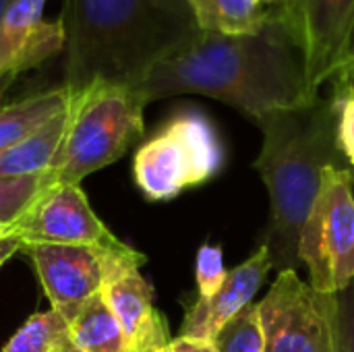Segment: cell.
Returning a JSON list of instances; mask_svg holds the SVG:
<instances>
[{
    "instance_id": "obj_1",
    "label": "cell",
    "mask_w": 354,
    "mask_h": 352,
    "mask_svg": "<svg viewBox=\"0 0 354 352\" xmlns=\"http://www.w3.org/2000/svg\"><path fill=\"white\" fill-rule=\"evenodd\" d=\"M133 89L145 104L180 93L207 95L255 124L270 112L322 95L311 85L303 46L278 6L251 33L199 31L156 62Z\"/></svg>"
},
{
    "instance_id": "obj_2",
    "label": "cell",
    "mask_w": 354,
    "mask_h": 352,
    "mask_svg": "<svg viewBox=\"0 0 354 352\" xmlns=\"http://www.w3.org/2000/svg\"><path fill=\"white\" fill-rule=\"evenodd\" d=\"M66 81L135 85L201 29L185 0H64Z\"/></svg>"
},
{
    "instance_id": "obj_3",
    "label": "cell",
    "mask_w": 354,
    "mask_h": 352,
    "mask_svg": "<svg viewBox=\"0 0 354 352\" xmlns=\"http://www.w3.org/2000/svg\"><path fill=\"white\" fill-rule=\"evenodd\" d=\"M255 170L270 193V222L263 245L272 270H297L301 228L317 199L328 168H351L338 141V106L328 95L266 114Z\"/></svg>"
},
{
    "instance_id": "obj_4",
    "label": "cell",
    "mask_w": 354,
    "mask_h": 352,
    "mask_svg": "<svg viewBox=\"0 0 354 352\" xmlns=\"http://www.w3.org/2000/svg\"><path fill=\"white\" fill-rule=\"evenodd\" d=\"M141 95L124 83L91 81L73 91L60 149L46 170L50 187L79 185L85 176L120 160L143 135Z\"/></svg>"
},
{
    "instance_id": "obj_5",
    "label": "cell",
    "mask_w": 354,
    "mask_h": 352,
    "mask_svg": "<svg viewBox=\"0 0 354 352\" xmlns=\"http://www.w3.org/2000/svg\"><path fill=\"white\" fill-rule=\"evenodd\" d=\"M224 162L214 124L199 112L176 114L139 147L133 162L137 187L151 201H166L209 180Z\"/></svg>"
},
{
    "instance_id": "obj_6",
    "label": "cell",
    "mask_w": 354,
    "mask_h": 352,
    "mask_svg": "<svg viewBox=\"0 0 354 352\" xmlns=\"http://www.w3.org/2000/svg\"><path fill=\"white\" fill-rule=\"evenodd\" d=\"M354 172L328 168L301 228L299 261L319 293H340L354 278Z\"/></svg>"
},
{
    "instance_id": "obj_7",
    "label": "cell",
    "mask_w": 354,
    "mask_h": 352,
    "mask_svg": "<svg viewBox=\"0 0 354 352\" xmlns=\"http://www.w3.org/2000/svg\"><path fill=\"white\" fill-rule=\"evenodd\" d=\"M257 311L263 352H336V293L315 290L297 270L278 272Z\"/></svg>"
},
{
    "instance_id": "obj_8",
    "label": "cell",
    "mask_w": 354,
    "mask_h": 352,
    "mask_svg": "<svg viewBox=\"0 0 354 352\" xmlns=\"http://www.w3.org/2000/svg\"><path fill=\"white\" fill-rule=\"evenodd\" d=\"M39 276L52 309L68 319L85 301L127 268H141L145 257L129 245H27L23 249Z\"/></svg>"
},
{
    "instance_id": "obj_9",
    "label": "cell",
    "mask_w": 354,
    "mask_h": 352,
    "mask_svg": "<svg viewBox=\"0 0 354 352\" xmlns=\"http://www.w3.org/2000/svg\"><path fill=\"white\" fill-rule=\"evenodd\" d=\"M12 230L23 249L27 245H122L95 216L79 185L46 189L12 224Z\"/></svg>"
},
{
    "instance_id": "obj_10",
    "label": "cell",
    "mask_w": 354,
    "mask_h": 352,
    "mask_svg": "<svg viewBox=\"0 0 354 352\" xmlns=\"http://www.w3.org/2000/svg\"><path fill=\"white\" fill-rule=\"evenodd\" d=\"M278 8L303 46L313 89L324 93L354 25V0H280Z\"/></svg>"
},
{
    "instance_id": "obj_11",
    "label": "cell",
    "mask_w": 354,
    "mask_h": 352,
    "mask_svg": "<svg viewBox=\"0 0 354 352\" xmlns=\"http://www.w3.org/2000/svg\"><path fill=\"white\" fill-rule=\"evenodd\" d=\"M46 0H12L0 21V85L64 50V27L44 19Z\"/></svg>"
},
{
    "instance_id": "obj_12",
    "label": "cell",
    "mask_w": 354,
    "mask_h": 352,
    "mask_svg": "<svg viewBox=\"0 0 354 352\" xmlns=\"http://www.w3.org/2000/svg\"><path fill=\"white\" fill-rule=\"evenodd\" d=\"M102 295L116 315L129 352H164L170 344V332L164 315L153 305L149 282L139 268H127L114 274L102 288Z\"/></svg>"
},
{
    "instance_id": "obj_13",
    "label": "cell",
    "mask_w": 354,
    "mask_h": 352,
    "mask_svg": "<svg viewBox=\"0 0 354 352\" xmlns=\"http://www.w3.org/2000/svg\"><path fill=\"white\" fill-rule=\"evenodd\" d=\"M270 270V253L263 245H259L247 261L226 274L224 284L212 299H197L191 307H187L180 336L214 342L222 326L251 305Z\"/></svg>"
},
{
    "instance_id": "obj_14",
    "label": "cell",
    "mask_w": 354,
    "mask_h": 352,
    "mask_svg": "<svg viewBox=\"0 0 354 352\" xmlns=\"http://www.w3.org/2000/svg\"><path fill=\"white\" fill-rule=\"evenodd\" d=\"M68 124V108L33 131L29 137L0 151V178L41 174L54 162Z\"/></svg>"
},
{
    "instance_id": "obj_15",
    "label": "cell",
    "mask_w": 354,
    "mask_h": 352,
    "mask_svg": "<svg viewBox=\"0 0 354 352\" xmlns=\"http://www.w3.org/2000/svg\"><path fill=\"white\" fill-rule=\"evenodd\" d=\"M71 98L73 89L68 85H60L0 108V151L29 137L48 120L64 112L71 104Z\"/></svg>"
},
{
    "instance_id": "obj_16",
    "label": "cell",
    "mask_w": 354,
    "mask_h": 352,
    "mask_svg": "<svg viewBox=\"0 0 354 352\" xmlns=\"http://www.w3.org/2000/svg\"><path fill=\"white\" fill-rule=\"evenodd\" d=\"M71 342L83 352H129L122 328L104 295L85 301L68 319Z\"/></svg>"
},
{
    "instance_id": "obj_17",
    "label": "cell",
    "mask_w": 354,
    "mask_h": 352,
    "mask_svg": "<svg viewBox=\"0 0 354 352\" xmlns=\"http://www.w3.org/2000/svg\"><path fill=\"white\" fill-rule=\"evenodd\" d=\"M201 31L216 33H251L259 29L272 8L259 6L253 0H185Z\"/></svg>"
},
{
    "instance_id": "obj_18",
    "label": "cell",
    "mask_w": 354,
    "mask_h": 352,
    "mask_svg": "<svg viewBox=\"0 0 354 352\" xmlns=\"http://www.w3.org/2000/svg\"><path fill=\"white\" fill-rule=\"evenodd\" d=\"M71 342L66 319L50 309L44 313H33L27 322L12 334L2 352H52Z\"/></svg>"
},
{
    "instance_id": "obj_19",
    "label": "cell",
    "mask_w": 354,
    "mask_h": 352,
    "mask_svg": "<svg viewBox=\"0 0 354 352\" xmlns=\"http://www.w3.org/2000/svg\"><path fill=\"white\" fill-rule=\"evenodd\" d=\"M216 352H263L266 340L257 305L251 303L239 311L214 338Z\"/></svg>"
},
{
    "instance_id": "obj_20",
    "label": "cell",
    "mask_w": 354,
    "mask_h": 352,
    "mask_svg": "<svg viewBox=\"0 0 354 352\" xmlns=\"http://www.w3.org/2000/svg\"><path fill=\"white\" fill-rule=\"evenodd\" d=\"M46 189H50L46 172L0 178V226H12Z\"/></svg>"
},
{
    "instance_id": "obj_21",
    "label": "cell",
    "mask_w": 354,
    "mask_h": 352,
    "mask_svg": "<svg viewBox=\"0 0 354 352\" xmlns=\"http://www.w3.org/2000/svg\"><path fill=\"white\" fill-rule=\"evenodd\" d=\"M226 268H224V255L222 247L218 245H203L197 251L195 261V276H197V290L199 299H212L220 286L226 280Z\"/></svg>"
},
{
    "instance_id": "obj_22",
    "label": "cell",
    "mask_w": 354,
    "mask_h": 352,
    "mask_svg": "<svg viewBox=\"0 0 354 352\" xmlns=\"http://www.w3.org/2000/svg\"><path fill=\"white\" fill-rule=\"evenodd\" d=\"M326 89H328V95L336 102V106H340L354 93V25L346 37L338 68Z\"/></svg>"
},
{
    "instance_id": "obj_23",
    "label": "cell",
    "mask_w": 354,
    "mask_h": 352,
    "mask_svg": "<svg viewBox=\"0 0 354 352\" xmlns=\"http://www.w3.org/2000/svg\"><path fill=\"white\" fill-rule=\"evenodd\" d=\"M336 352H354V278L346 288L336 293Z\"/></svg>"
},
{
    "instance_id": "obj_24",
    "label": "cell",
    "mask_w": 354,
    "mask_h": 352,
    "mask_svg": "<svg viewBox=\"0 0 354 352\" xmlns=\"http://www.w3.org/2000/svg\"><path fill=\"white\" fill-rule=\"evenodd\" d=\"M338 141L354 172V93L338 106Z\"/></svg>"
},
{
    "instance_id": "obj_25",
    "label": "cell",
    "mask_w": 354,
    "mask_h": 352,
    "mask_svg": "<svg viewBox=\"0 0 354 352\" xmlns=\"http://www.w3.org/2000/svg\"><path fill=\"white\" fill-rule=\"evenodd\" d=\"M164 352H216V346L209 340H197V338L178 336V338L170 340L168 349Z\"/></svg>"
},
{
    "instance_id": "obj_26",
    "label": "cell",
    "mask_w": 354,
    "mask_h": 352,
    "mask_svg": "<svg viewBox=\"0 0 354 352\" xmlns=\"http://www.w3.org/2000/svg\"><path fill=\"white\" fill-rule=\"evenodd\" d=\"M17 251H23V243H21V239L15 234L12 226H10L8 232L0 234V268H2Z\"/></svg>"
},
{
    "instance_id": "obj_27",
    "label": "cell",
    "mask_w": 354,
    "mask_h": 352,
    "mask_svg": "<svg viewBox=\"0 0 354 352\" xmlns=\"http://www.w3.org/2000/svg\"><path fill=\"white\" fill-rule=\"evenodd\" d=\"M255 4H259V6H266V8H272V6H278L280 4V0H253Z\"/></svg>"
},
{
    "instance_id": "obj_28",
    "label": "cell",
    "mask_w": 354,
    "mask_h": 352,
    "mask_svg": "<svg viewBox=\"0 0 354 352\" xmlns=\"http://www.w3.org/2000/svg\"><path fill=\"white\" fill-rule=\"evenodd\" d=\"M52 352H83V351H79L73 342H68V344H64V346H60V349H56V351H52Z\"/></svg>"
},
{
    "instance_id": "obj_29",
    "label": "cell",
    "mask_w": 354,
    "mask_h": 352,
    "mask_svg": "<svg viewBox=\"0 0 354 352\" xmlns=\"http://www.w3.org/2000/svg\"><path fill=\"white\" fill-rule=\"evenodd\" d=\"M10 2H12V0H0V21L4 19V15H6V10H8V6H10Z\"/></svg>"
},
{
    "instance_id": "obj_30",
    "label": "cell",
    "mask_w": 354,
    "mask_h": 352,
    "mask_svg": "<svg viewBox=\"0 0 354 352\" xmlns=\"http://www.w3.org/2000/svg\"><path fill=\"white\" fill-rule=\"evenodd\" d=\"M10 230V226H0V234H4V232H8Z\"/></svg>"
},
{
    "instance_id": "obj_31",
    "label": "cell",
    "mask_w": 354,
    "mask_h": 352,
    "mask_svg": "<svg viewBox=\"0 0 354 352\" xmlns=\"http://www.w3.org/2000/svg\"><path fill=\"white\" fill-rule=\"evenodd\" d=\"M2 91H4V87H2V85H0V98H2Z\"/></svg>"
}]
</instances>
